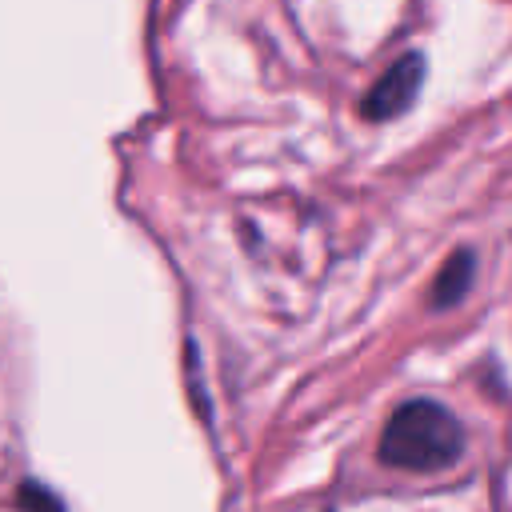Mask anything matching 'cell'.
I'll use <instances>...</instances> for the list:
<instances>
[{
	"label": "cell",
	"mask_w": 512,
	"mask_h": 512,
	"mask_svg": "<svg viewBox=\"0 0 512 512\" xmlns=\"http://www.w3.org/2000/svg\"><path fill=\"white\" fill-rule=\"evenodd\" d=\"M460 452H464L460 420L428 396L400 404L380 432V460L404 472H440L456 464Z\"/></svg>",
	"instance_id": "1"
},
{
	"label": "cell",
	"mask_w": 512,
	"mask_h": 512,
	"mask_svg": "<svg viewBox=\"0 0 512 512\" xmlns=\"http://www.w3.org/2000/svg\"><path fill=\"white\" fill-rule=\"evenodd\" d=\"M420 76H424V60H420V56H404V60H396V64L380 76V84L368 92V100H364V116H368V120L400 116V112L412 104V96H416V88H420Z\"/></svg>",
	"instance_id": "2"
},
{
	"label": "cell",
	"mask_w": 512,
	"mask_h": 512,
	"mask_svg": "<svg viewBox=\"0 0 512 512\" xmlns=\"http://www.w3.org/2000/svg\"><path fill=\"white\" fill-rule=\"evenodd\" d=\"M472 276H476V260H472V252H456V256L444 264V272L436 276V292H432V304H436V308H444V304H456V300L468 292Z\"/></svg>",
	"instance_id": "3"
},
{
	"label": "cell",
	"mask_w": 512,
	"mask_h": 512,
	"mask_svg": "<svg viewBox=\"0 0 512 512\" xmlns=\"http://www.w3.org/2000/svg\"><path fill=\"white\" fill-rule=\"evenodd\" d=\"M20 504H24L28 512H64L60 500H56L52 492H44L40 484H24V488H20Z\"/></svg>",
	"instance_id": "4"
}]
</instances>
